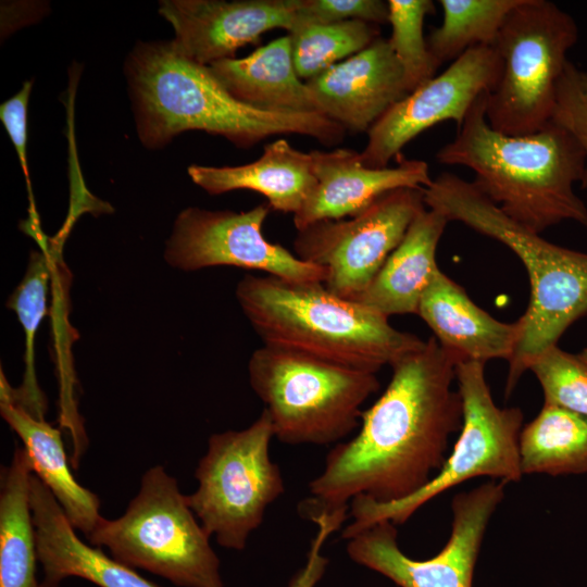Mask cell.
I'll return each mask as SVG.
<instances>
[{
	"label": "cell",
	"mask_w": 587,
	"mask_h": 587,
	"mask_svg": "<svg viewBox=\"0 0 587 587\" xmlns=\"http://www.w3.org/2000/svg\"><path fill=\"white\" fill-rule=\"evenodd\" d=\"M248 376L274 437L294 446L341 442L360 425L363 403L380 386L376 373L265 345L251 354Z\"/></svg>",
	"instance_id": "6"
},
{
	"label": "cell",
	"mask_w": 587,
	"mask_h": 587,
	"mask_svg": "<svg viewBox=\"0 0 587 587\" xmlns=\"http://www.w3.org/2000/svg\"><path fill=\"white\" fill-rule=\"evenodd\" d=\"M270 210L268 203L240 212L189 207L174 222L165 247V261L187 272L234 266L295 283H323L322 267L299 259L263 236L262 226Z\"/></svg>",
	"instance_id": "13"
},
{
	"label": "cell",
	"mask_w": 587,
	"mask_h": 587,
	"mask_svg": "<svg viewBox=\"0 0 587 587\" xmlns=\"http://www.w3.org/2000/svg\"><path fill=\"white\" fill-rule=\"evenodd\" d=\"M390 47L400 62L408 91L411 92L436 75L440 64L432 55L424 37V21L435 14L430 0H388Z\"/></svg>",
	"instance_id": "29"
},
{
	"label": "cell",
	"mask_w": 587,
	"mask_h": 587,
	"mask_svg": "<svg viewBox=\"0 0 587 587\" xmlns=\"http://www.w3.org/2000/svg\"><path fill=\"white\" fill-rule=\"evenodd\" d=\"M301 0H162L159 13L173 27L176 48L202 65L235 58L274 28L290 33Z\"/></svg>",
	"instance_id": "15"
},
{
	"label": "cell",
	"mask_w": 587,
	"mask_h": 587,
	"mask_svg": "<svg viewBox=\"0 0 587 587\" xmlns=\"http://www.w3.org/2000/svg\"><path fill=\"white\" fill-rule=\"evenodd\" d=\"M425 205L447 220L507 246L523 263L530 285L521 336L509 361L505 392L563 333L587 314V253L560 247L508 217L472 182L441 173L423 189Z\"/></svg>",
	"instance_id": "5"
},
{
	"label": "cell",
	"mask_w": 587,
	"mask_h": 587,
	"mask_svg": "<svg viewBox=\"0 0 587 587\" xmlns=\"http://www.w3.org/2000/svg\"><path fill=\"white\" fill-rule=\"evenodd\" d=\"M523 475L587 474V417L544 403L520 435Z\"/></svg>",
	"instance_id": "25"
},
{
	"label": "cell",
	"mask_w": 587,
	"mask_h": 587,
	"mask_svg": "<svg viewBox=\"0 0 587 587\" xmlns=\"http://www.w3.org/2000/svg\"><path fill=\"white\" fill-rule=\"evenodd\" d=\"M208 66L226 90L245 104L265 111L319 112L295 68L289 35L245 58L224 59Z\"/></svg>",
	"instance_id": "23"
},
{
	"label": "cell",
	"mask_w": 587,
	"mask_h": 587,
	"mask_svg": "<svg viewBox=\"0 0 587 587\" xmlns=\"http://www.w3.org/2000/svg\"><path fill=\"white\" fill-rule=\"evenodd\" d=\"M551 121L567 129L584 149L586 167L579 184L587 189V70L570 60L558 83Z\"/></svg>",
	"instance_id": "31"
},
{
	"label": "cell",
	"mask_w": 587,
	"mask_h": 587,
	"mask_svg": "<svg viewBox=\"0 0 587 587\" xmlns=\"http://www.w3.org/2000/svg\"><path fill=\"white\" fill-rule=\"evenodd\" d=\"M577 39L575 20L551 1L521 0L509 12L494 45L501 76L486 99L494 129L523 136L551 121L558 83Z\"/></svg>",
	"instance_id": "9"
},
{
	"label": "cell",
	"mask_w": 587,
	"mask_h": 587,
	"mask_svg": "<svg viewBox=\"0 0 587 587\" xmlns=\"http://www.w3.org/2000/svg\"><path fill=\"white\" fill-rule=\"evenodd\" d=\"M448 222L435 210L421 211L367 288L353 301L387 317L416 314L424 291L439 270L436 251Z\"/></svg>",
	"instance_id": "22"
},
{
	"label": "cell",
	"mask_w": 587,
	"mask_h": 587,
	"mask_svg": "<svg viewBox=\"0 0 587 587\" xmlns=\"http://www.w3.org/2000/svg\"><path fill=\"white\" fill-rule=\"evenodd\" d=\"M57 259L43 247L32 251L26 273L7 300V307L17 316L25 334L24 374L18 388H13L14 400L33 416L45 420L47 400L35 373L34 345L40 323L48 311L49 286Z\"/></svg>",
	"instance_id": "26"
},
{
	"label": "cell",
	"mask_w": 587,
	"mask_h": 587,
	"mask_svg": "<svg viewBox=\"0 0 587 587\" xmlns=\"http://www.w3.org/2000/svg\"><path fill=\"white\" fill-rule=\"evenodd\" d=\"M4 373L0 374V413L28 453L34 474L49 488L75 529L86 536L100 514V499L72 474L60 429L33 416L13 398Z\"/></svg>",
	"instance_id": "20"
},
{
	"label": "cell",
	"mask_w": 587,
	"mask_h": 587,
	"mask_svg": "<svg viewBox=\"0 0 587 587\" xmlns=\"http://www.w3.org/2000/svg\"><path fill=\"white\" fill-rule=\"evenodd\" d=\"M458 363L434 336L394 363L388 386L362 412L358 434L335 445L310 482L299 513L308 520L349 509L360 496L398 501L424 487L444 465L450 437L462 426V400L452 389Z\"/></svg>",
	"instance_id": "1"
},
{
	"label": "cell",
	"mask_w": 587,
	"mask_h": 587,
	"mask_svg": "<svg viewBox=\"0 0 587 587\" xmlns=\"http://www.w3.org/2000/svg\"><path fill=\"white\" fill-rule=\"evenodd\" d=\"M33 473L27 451L16 446L11 463L1 470L0 587H41L30 507Z\"/></svg>",
	"instance_id": "24"
},
{
	"label": "cell",
	"mask_w": 587,
	"mask_h": 587,
	"mask_svg": "<svg viewBox=\"0 0 587 587\" xmlns=\"http://www.w3.org/2000/svg\"><path fill=\"white\" fill-rule=\"evenodd\" d=\"M236 298L263 345L351 369L377 373L424 344L323 283L246 275Z\"/></svg>",
	"instance_id": "4"
},
{
	"label": "cell",
	"mask_w": 587,
	"mask_h": 587,
	"mask_svg": "<svg viewBox=\"0 0 587 587\" xmlns=\"http://www.w3.org/2000/svg\"><path fill=\"white\" fill-rule=\"evenodd\" d=\"M505 484L490 479L454 496L449 539L430 559L407 555L398 545L396 525L389 521L377 522L348 537V557L399 587H472L484 536L504 497Z\"/></svg>",
	"instance_id": "12"
},
{
	"label": "cell",
	"mask_w": 587,
	"mask_h": 587,
	"mask_svg": "<svg viewBox=\"0 0 587 587\" xmlns=\"http://www.w3.org/2000/svg\"><path fill=\"white\" fill-rule=\"evenodd\" d=\"M487 95L476 99L454 139L438 150L437 162L472 170L474 186L530 232L540 235L564 221L587 227V207L574 191L586 167L577 139L552 121L523 136L497 132L486 118Z\"/></svg>",
	"instance_id": "3"
},
{
	"label": "cell",
	"mask_w": 587,
	"mask_h": 587,
	"mask_svg": "<svg viewBox=\"0 0 587 587\" xmlns=\"http://www.w3.org/2000/svg\"><path fill=\"white\" fill-rule=\"evenodd\" d=\"M30 507L43 573L41 587H59L68 577H80L99 587H161L101 548L82 541L52 492L34 473Z\"/></svg>",
	"instance_id": "18"
},
{
	"label": "cell",
	"mask_w": 587,
	"mask_h": 587,
	"mask_svg": "<svg viewBox=\"0 0 587 587\" xmlns=\"http://www.w3.org/2000/svg\"><path fill=\"white\" fill-rule=\"evenodd\" d=\"M585 363H587V348L577 354Z\"/></svg>",
	"instance_id": "34"
},
{
	"label": "cell",
	"mask_w": 587,
	"mask_h": 587,
	"mask_svg": "<svg viewBox=\"0 0 587 587\" xmlns=\"http://www.w3.org/2000/svg\"><path fill=\"white\" fill-rule=\"evenodd\" d=\"M425 208L423 189L389 191L350 218L319 221L298 230L295 254L324 270L329 291L354 300Z\"/></svg>",
	"instance_id": "11"
},
{
	"label": "cell",
	"mask_w": 587,
	"mask_h": 587,
	"mask_svg": "<svg viewBox=\"0 0 587 587\" xmlns=\"http://www.w3.org/2000/svg\"><path fill=\"white\" fill-rule=\"evenodd\" d=\"M288 35L297 74L309 80L369 47L379 30L376 24L351 20L303 24Z\"/></svg>",
	"instance_id": "28"
},
{
	"label": "cell",
	"mask_w": 587,
	"mask_h": 587,
	"mask_svg": "<svg viewBox=\"0 0 587 587\" xmlns=\"http://www.w3.org/2000/svg\"><path fill=\"white\" fill-rule=\"evenodd\" d=\"M191 180L209 195L248 189L263 195L271 209L294 215L316 184L310 152L294 148L284 138L263 147L255 161L238 166L190 165Z\"/></svg>",
	"instance_id": "21"
},
{
	"label": "cell",
	"mask_w": 587,
	"mask_h": 587,
	"mask_svg": "<svg viewBox=\"0 0 587 587\" xmlns=\"http://www.w3.org/2000/svg\"><path fill=\"white\" fill-rule=\"evenodd\" d=\"M538 379L544 403L558 405L587 417V363L553 346L529 366Z\"/></svg>",
	"instance_id": "30"
},
{
	"label": "cell",
	"mask_w": 587,
	"mask_h": 587,
	"mask_svg": "<svg viewBox=\"0 0 587 587\" xmlns=\"http://www.w3.org/2000/svg\"><path fill=\"white\" fill-rule=\"evenodd\" d=\"M502 60L495 46L469 49L439 75L391 105L369 129L362 152L364 165L384 168L401 149L424 130L452 120L458 128L469 110L500 79Z\"/></svg>",
	"instance_id": "14"
},
{
	"label": "cell",
	"mask_w": 587,
	"mask_h": 587,
	"mask_svg": "<svg viewBox=\"0 0 587 587\" xmlns=\"http://www.w3.org/2000/svg\"><path fill=\"white\" fill-rule=\"evenodd\" d=\"M305 84L321 114L357 133L369 132L409 93L403 68L382 37Z\"/></svg>",
	"instance_id": "16"
},
{
	"label": "cell",
	"mask_w": 587,
	"mask_h": 587,
	"mask_svg": "<svg viewBox=\"0 0 587 587\" xmlns=\"http://www.w3.org/2000/svg\"><path fill=\"white\" fill-rule=\"evenodd\" d=\"M272 421L263 410L248 427L212 434L195 471L198 488L188 504L216 542L241 551L285 492L279 466L270 454Z\"/></svg>",
	"instance_id": "10"
},
{
	"label": "cell",
	"mask_w": 587,
	"mask_h": 587,
	"mask_svg": "<svg viewBox=\"0 0 587 587\" xmlns=\"http://www.w3.org/2000/svg\"><path fill=\"white\" fill-rule=\"evenodd\" d=\"M455 380L463 422L441 469L424 487L404 499L392 502H376L362 496L352 499L351 522L342 528L344 539L380 521L403 524L429 500L472 478L484 476L508 484L523 477L519 447L522 410L495 403L485 376V363H458Z\"/></svg>",
	"instance_id": "8"
},
{
	"label": "cell",
	"mask_w": 587,
	"mask_h": 587,
	"mask_svg": "<svg viewBox=\"0 0 587 587\" xmlns=\"http://www.w3.org/2000/svg\"><path fill=\"white\" fill-rule=\"evenodd\" d=\"M310 154L316 184L294 215L298 230L319 221L351 217L389 191L424 189L433 182L428 164L422 160L403 159L392 167L372 168L351 149L314 150Z\"/></svg>",
	"instance_id": "17"
},
{
	"label": "cell",
	"mask_w": 587,
	"mask_h": 587,
	"mask_svg": "<svg viewBox=\"0 0 587 587\" xmlns=\"http://www.w3.org/2000/svg\"><path fill=\"white\" fill-rule=\"evenodd\" d=\"M521 0H440L442 23L426 38L439 63L454 61L469 49L494 46L499 30Z\"/></svg>",
	"instance_id": "27"
},
{
	"label": "cell",
	"mask_w": 587,
	"mask_h": 587,
	"mask_svg": "<svg viewBox=\"0 0 587 587\" xmlns=\"http://www.w3.org/2000/svg\"><path fill=\"white\" fill-rule=\"evenodd\" d=\"M388 3L382 0H301L297 26L351 20L377 25L388 22Z\"/></svg>",
	"instance_id": "32"
},
{
	"label": "cell",
	"mask_w": 587,
	"mask_h": 587,
	"mask_svg": "<svg viewBox=\"0 0 587 587\" xmlns=\"http://www.w3.org/2000/svg\"><path fill=\"white\" fill-rule=\"evenodd\" d=\"M112 558L179 587H224L221 562L176 478L162 465L146 471L138 494L115 520L103 516L86 536Z\"/></svg>",
	"instance_id": "7"
},
{
	"label": "cell",
	"mask_w": 587,
	"mask_h": 587,
	"mask_svg": "<svg viewBox=\"0 0 587 587\" xmlns=\"http://www.w3.org/2000/svg\"><path fill=\"white\" fill-rule=\"evenodd\" d=\"M416 314L459 362H509L521 336L519 320L504 323L492 317L440 268L424 291Z\"/></svg>",
	"instance_id": "19"
},
{
	"label": "cell",
	"mask_w": 587,
	"mask_h": 587,
	"mask_svg": "<svg viewBox=\"0 0 587 587\" xmlns=\"http://www.w3.org/2000/svg\"><path fill=\"white\" fill-rule=\"evenodd\" d=\"M348 517L349 509H341L320 512L309 519L316 525V533L311 540L304 564L295 573L287 587H316L320 584L329 563L323 553V547L328 537L342 527Z\"/></svg>",
	"instance_id": "33"
},
{
	"label": "cell",
	"mask_w": 587,
	"mask_h": 587,
	"mask_svg": "<svg viewBox=\"0 0 587 587\" xmlns=\"http://www.w3.org/2000/svg\"><path fill=\"white\" fill-rule=\"evenodd\" d=\"M126 77L138 137L161 148L186 130H203L248 148L274 135L297 134L338 143L346 129L319 112L260 110L234 98L208 65L186 58L171 41L139 42Z\"/></svg>",
	"instance_id": "2"
}]
</instances>
